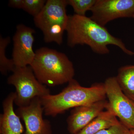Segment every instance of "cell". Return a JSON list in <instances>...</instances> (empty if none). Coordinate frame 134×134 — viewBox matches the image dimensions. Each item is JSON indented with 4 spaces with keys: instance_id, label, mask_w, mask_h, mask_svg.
<instances>
[{
    "instance_id": "cell-1",
    "label": "cell",
    "mask_w": 134,
    "mask_h": 134,
    "mask_svg": "<svg viewBox=\"0 0 134 134\" xmlns=\"http://www.w3.org/2000/svg\"><path fill=\"white\" fill-rule=\"evenodd\" d=\"M66 31L70 47L86 45L93 52L104 55L110 53L108 46L111 45L119 47L127 55H134V52L128 49L121 39L113 36L105 26L86 15H69Z\"/></svg>"
},
{
    "instance_id": "cell-2",
    "label": "cell",
    "mask_w": 134,
    "mask_h": 134,
    "mask_svg": "<svg viewBox=\"0 0 134 134\" xmlns=\"http://www.w3.org/2000/svg\"><path fill=\"white\" fill-rule=\"evenodd\" d=\"M106 98L104 83L85 87L73 79L60 93L49 94L41 99L45 115L55 117L71 108L89 105Z\"/></svg>"
},
{
    "instance_id": "cell-3",
    "label": "cell",
    "mask_w": 134,
    "mask_h": 134,
    "mask_svg": "<svg viewBox=\"0 0 134 134\" xmlns=\"http://www.w3.org/2000/svg\"><path fill=\"white\" fill-rule=\"evenodd\" d=\"M35 52L30 66L41 83L54 86L68 83L74 79V65L65 53L46 47L37 49Z\"/></svg>"
},
{
    "instance_id": "cell-4",
    "label": "cell",
    "mask_w": 134,
    "mask_h": 134,
    "mask_svg": "<svg viewBox=\"0 0 134 134\" xmlns=\"http://www.w3.org/2000/svg\"><path fill=\"white\" fill-rule=\"evenodd\" d=\"M7 83L15 88L14 103L18 107L28 105L35 98L50 94V90L39 81L30 66L15 67Z\"/></svg>"
},
{
    "instance_id": "cell-5",
    "label": "cell",
    "mask_w": 134,
    "mask_h": 134,
    "mask_svg": "<svg viewBox=\"0 0 134 134\" xmlns=\"http://www.w3.org/2000/svg\"><path fill=\"white\" fill-rule=\"evenodd\" d=\"M104 84L108 98L107 108L113 112L124 126L134 129V102L123 93L115 76L108 77Z\"/></svg>"
},
{
    "instance_id": "cell-6",
    "label": "cell",
    "mask_w": 134,
    "mask_h": 134,
    "mask_svg": "<svg viewBox=\"0 0 134 134\" xmlns=\"http://www.w3.org/2000/svg\"><path fill=\"white\" fill-rule=\"evenodd\" d=\"M91 11V18L105 26L118 18H133L134 0H96Z\"/></svg>"
},
{
    "instance_id": "cell-7",
    "label": "cell",
    "mask_w": 134,
    "mask_h": 134,
    "mask_svg": "<svg viewBox=\"0 0 134 134\" xmlns=\"http://www.w3.org/2000/svg\"><path fill=\"white\" fill-rule=\"evenodd\" d=\"M35 30L23 24L17 25L13 37L12 60L16 67L30 66L36 56L34 51Z\"/></svg>"
},
{
    "instance_id": "cell-8",
    "label": "cell",
    "mask_w": 134,
    "mask_h": 134,
    "mask_svg": "<svg viewBox=\"0 0 134 134\" xmlns=\"http://www.w3.org/2000/svg\"><path fill=\"white\" fill-rule=\"evenodd\" d=\"M15 112L24 122V134H52L50 121L43 118L44 110L40 98H35L28 105L18 107Z\"/></svg>"
},
{
    "instance_id": "cell-9",
    "label": "cell",
    "mask_w": 134,
    "mask_h": 134,
    "mask_svg": "<svg viewBox=\"0 0 134 134\" xmlns=\"http://www.w3.org/2000/svg\"><path fill=\"white\" fill-rule=\"evenodd\" d=\"M108 105V100L105 99L89 105L73 108L66 121L69 133H77L105 109L106 110Z\"/></svg>"
},
{
    "instance_id": "cell-10",
    "label": "cell",
    "mask_w": 134,
    "mask_h": 134,
    "mask_svg": "<svg viewBox=\"0 0 134 134\" xmlns=\"http://www.w3.org/2000/svg\"><path fill=\"white\" fill-rule=\"evenodd\" d=\"M67 0H47L40 13L34 18L37 28L43 30L49 25L57 23H67Z\"/></svg>"
},
{
    "instance_id": "cell-11",
    "label": "cell",
    "mask_w": 134,
    "mask_h": 134,
    "mask_svg": "<svg viewBox=\"0 0 134 134\" xmlns=\"http://www.w3.org/2000/svg\"><path fill=\"white\" fill-rule=\"evenodd\" d=\"M15 98V92H11L3 102V113L0 115L1 134H22L24 132L20 117L14 110Z\"/></svg>"
},
{
    "instance_id": "cell-12",
    "label": "cell",
    "mask_w": 134,
    "mask_h": 134,
    "mask_svg": "<svg viewBox=\"0 0 134 134\" xmlns=\"http://www.w3.org/2000/svg\"><path fill=\"white\" fill-rule=\"evenodd\" d=\"M119 122L115 114L110 108H107L76 134H95Z\"/></svg>"
},
{
    "instance_id": "cell-13",
    "label": "cell",
    "mask_w": 134,
    "mask_h": 134,
    "mask_svg": "<svg viewBox=\"0 0 134 134\" xmlns=\"http://www.w3.org/2000/svg\"><path fill=\"white\" fill-rule=\"evenodd\" d=\"M115 77L123 93L134 102V65L120 67Z\"/></svg>"
},
{
    "instance_id": "cell-14",
    "label": "cell",
    "mask_w": 134,
    "mask_h": 134,
    "mask_svg": "<svg viewBox=\"0 0 134 134\" xmlns=\"http://www.w3.org/2000/svg\"><path fill=\"white\" fill-rule=\"evenodd\" d=\"M67 23H57L46 27L43 30L44 41L46 43L55 42L58 45L63 43V35L66 29Z\"/></svg>"
},
{
    "instance_id": "cell-15",
    "label": "cell",
    "mask_w": 134,
    "mask_h": 134,
    "mask_svg": "<svg viewBox=\"0 0 134 134\" xmlns=\"http://www.w3.org/2000/svg\"><path fill=\"white\" fill-rule=\"evenodd\" d=\"M9 37L4 38L0 36V71L2 74L6 75L9 72H13L15 66L12 59H10L6 55V48L10 43Z\"/></svg>"
},
{
    "instance_id": "cell-16",
    "label": "cell",
    "mask_w": 134,
    "mask_h": 134,
    "mask_svg": "<svg viewBox=\"0 0 134 134\" xmlns=\"http://www.w3.org/2000/svg\"><path fill=\"white\" fill-rule=\"evenodd\" d=\"M96 0H67L68 5L73 8L75 14L85 16L86 12L91 10Z\"/></svg>"
},
{
    "instance_id": "cell-17",
    "label": "cell",
    "mask_w": 134,
    "mask_h": 134,
    "mask_svg": "<svg viewBox=\"0 0 134 134\" xmlns=\"http://www.w3.org/2000/svg\"><path fill=\"white\" fill-rule=\"evenodd\" d=\"M46 1L45 0H24L22 9L35 17L41 12Z\"/></svg>"
},
{
    "instance_id": "cell-18",
    "label": "cell",
    "mask_w": 134,
    "mask_h": 134,
    "mask_svg": "<svg viewBox=\"0 0 134 134\" xmlns=\"http://www.w3.org/2000/svg\"><path fill=\"white\" fill-rule=\"evenodd\" d=\"M130 130L120 122L117 125L101 130L95 134H130Z\"/></svg>"
},
{
    "instance_id": "cell-19",
    "label": "cell",
    "mask_w": 134,
    "mask_h": 134,
    "mask_svg": "<svg viewBox=\"0 0 134 134\" xmlns=\"http://www.w3.org/2000/svg\"><path fill=\"white\" fill-rule=\"evenodd\" d=\"M23 4L24 0H10L8 2V6L14 8L22 9Z\"/></svg>"
},
{
    "instance_id": "cell-20",
    "label": "cell",
    "mask_w": 134,
    "mask_h": 134,
    "mask_svg": "<svg viewBox=\"0 0 134 134\" xmlns=\"http://www.w3.org/2000/svg\"><path fill=\"white\" fill-rule=\"evenodd\" d=\"M130 134H134V129L130 130Z\"/></svg>"
},
{
    "instance_id": "cell-21",
    "label": "cell",
    "mask_w": 134,
    "mask_h": 134,
    "mask_svg": "<svg viewBox=\"0 0 134 134\" xmlns=\"http://www.w3.org/2000/svg\"><path fill=\"white\" fill-rule=\"evenodd\" d=\"M133 18L134 19V15L133 16Z\"/></svg>"
}]
</instances>
